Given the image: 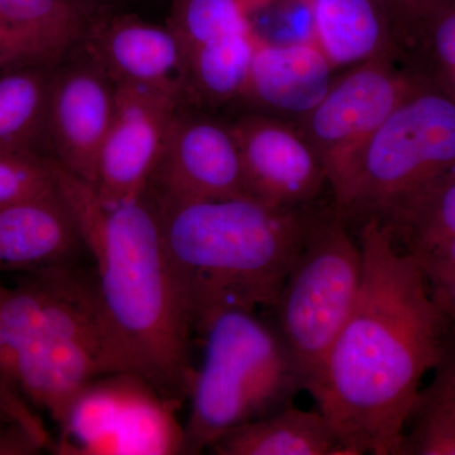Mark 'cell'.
Segmentation results:
<instances>
[{
  "instance_id": "6da1fadb",
  "label": "cell",
  "mask_w": 455,
  "mask_h": 455,
  "mask_svg": "<svg viewBox=\"0 0 455 455\" xmlns=\"http://www.w3.org/2000/svg\"><path fill=\"white\" fill-rule=\"evenodd\" d=\"M357 302L311 396L344 455H403L425 374L442 355L448 324L414 254L377 218L361 221Z\"/></svg>"
},
{
  "instance_id": "ffe728a7",
  "label": "cell",
  "mask_w": 455,
  "mask_h": 455,
  "mask_svg": "<svg viewBox=\"0 0 455 455\" xmlns=\"http://www.w3.org/2000/svg\"><path fill=\"white\" fill-rule=\"evenodd\" d=\"M209 449L220 455H337L340 442L322 412L291 403L230 430Z\"/></svg>"
},
{
  "instance_id": "44dd1931",
  "label": "cell",
  "mask_w": 455,
  "mask_h": 455,
  "mask_svg": "<svg viewBox=\"0 0 455 455\" xmlns=\"http://www.w3.org/2000/svg\"><path fill=\"white\" fill-rule=\"evenodd\" d=\"M256 40L253 31L235 33L188 50L185 95L209 106L241 98Z\"/></svg>"
},
{
  "instance_id": "5b68a950",
  "label": "cell",
  "mask_w": 455,
  "mask_h": 455,
  "mask_svg": "<svg viewBox=\"0 0 455 455\" xmlns=\"http://www.w3.org/2000/svg\"><path fill=\"white\" fill-rule=\"evenodd\" d=\"M453 179L455 99L424 79L368 145L343 220L388 223Z\"/></svg>"
},
{
  "instance_id": "9c48e42d",
  "label": "cell",
  "mask_w": 455,
  "mask_h": 455,
  "mask_svg": "<svg viewBox=\"0 0 455 455\" xmlns=\"http://www.w3.org/2000/svg\"><path fill=\"white\" fill-rule=\"evenodd\" d=\"M0 284V373L16 359L61 340L100 344L112 361L97 278L75 265Z\"/></svg>"
},
{
  "instance_id": "ac0fdd59",
  "label": "cell",
  "mask_w": 455,
  "mask_h": 455,
  "mask_svg": "<svg viewBox=\"0 0 455 455\" xmlns=\"http://www.w3.org/2000/svg\"><path fill=\"white\" fill-rule=\"evenodd\" d=\"M309 9L311 41L334 68L377 59L400 62L381 0H309Z\"/></svg>"
},
{
  "instance_id": "30bf717a",
  "label": "cell",
  "mask_w": 455,
  "mask_h": 455,
  "mask_svg": "<svg viewBox=\"0 0 455 455\" xmlns=\"http://www.w3.org/2000/svg\"><path fill=\"white\" fill-rule=\"evenodd\" d=\"M229 125L248 196L272 208H305L329 187L324 167L295 123L254 112Z\"/></svg>"
},
{
  "instance_id": "e0dca14e",
  "label": "cell",
  "mask_w": 455,
  "mask_h": 455,
  "mask_svg": "<svg viewBox=\"0 0 455 455\" xmlns=\"http://www.w3.org/2000/svg\"><path fill=\"white\" fill-rule=\"evenodd\" d=\"M92 20V12L80 0H0L5 64L59 65L83 44Z\"/></svg>"
},
{
  "instance_id": "1f68e13d",
  "label": "cell",
  "mask_w": 455,
  "mask_h": 455,
  "mask_svg": "<svg viewBox=\"0 0 455 455\" xmlns=\"http://www.w3.org/2000/svg\"><path fill=\"white\" fill-rule=\"evenodd\" d=\"M454 5H455V0H454Z\"/></svg>"
},
{
  "instance_id": "4fadbf2b",
  "label": "cell",
  "mask_w": 455,
  "mask_h": 455,
  "mask_svg": "<svg viewBox=\"0 0 455 455\" xmlns=\"http://www.w3.org/2000/svg\"><path fill=\"white\" fill-rule=\"evenodd\" d=\"M116 85L92 59L57 66L51 94L50 157L62 169L97 184L99 156L112 124Z\"/></svg>"
},
{
  "instance_id": "4dcf8cb0",
  "label": "cell",
  "mask_w": 455,
  "mask_h": 455,
  "mask_svg": "<svg viewBox=\"0 0 455 455\" xmlns=\"http://www.w3.org/2000/svg\"><path fill=\"white\" fill-rule=\"evenodd\" d=\"M5 64V36L0 26V66Z\"/></svg>"
},
{
  "instance_id": "8992f818",
  "label": "cell",
  "mask_w": 455,
  "mask_h": 455,
  "mask_svg": "<svg viewBox=\"0 0 455 455\" xmlns=\"http://www.w3.org/2000/svg\"><path fill=\"white\" fill-rule=\"evenodd\" d=\"M362 269L361 245L347 220L334 205L319 212L271 309L310 395L357 302Z\"/></svg>"
},
{
  "instance_id": "f546056e",
  "label": "cell",
  "mask_w": 455,
  "mask_h": 455,
  "mask_svg": "<svg viewBox=\"0 0 455 455\" xmlns=\"http://www.w3.org/2000/svg\"><path fill=\"white\" fill-rule=\"evenodd\" d=\"M86 8L94 13L95 11L104 7H109L113 3L119 2V0H80Z\"/></svg>"
},
{
  "instance_id": "7a4b0ae2",
  "label": "cell",
  "mask_w": 455,
  "mask_h": 455,
  "mask_svg": "<svg viewBox=\"0 0 455 455\" xmlns=\"http://www.w3.org/2000/svg\"><path fill=\"white\" fill-rule=\"evenodd\" d=\"M56 164V163H55ZM57 185L97 271L116 372L137 374L171 403L190 392L193 326L180 295L154 200L108 204L56 164Z\"/></svg>"
},
{
  "instance_id": "4316f807",
  "label": "cell",
  "mask_w": 455,
  "mask_h": 455,
  "mask_svg": "<svg viewBox=\"0 0 455 455\" xmlns=\"http://www.w3.org/2000/svg\"><path fill=\"white\" fill-rule=\"evenodd\" d=\"M390 20L400 62L407 65L430 27L454 0H381Z\"/></svg>"
},
{
  "instance_id": "cb8c5ba5",
  "label": "cell",
  "mask_w": 455,
  "mask_h": 455,
  "mask_svg": "<svg viewBox=\"0 0 455 455\" xmlns=\"http://www.w3.org/2000/svg\"><path fill=\"white\" fill-rule=\"evenodd\" d=\"M387 226L405 250L455 238V179L398 214Z\"/></svg>"
},
{
  "instance_id": "d4e9b609",
  "label": "cell",
  "mask_w": 455,
  "mask_h": 455,
  "mask_svg": "<svg viewBox=\"0 0 455 455\" xmlns=\"http://www.w3.org/2000/svg\"><path fill=\"white\" fill-rule=\"evenodd\" d=\"M52 442L28 401L0 374V455L37 454Z\"/></svg>"
},
{
  "instance_id": "603a6c76",
  "label": "cell",
  "mask_w": 455,
  "mask_h": 455,
  "mask_svg": "<svg viewBox=\"0 0 455 455\" xmlns=\"http://www.w3.org/2000/svg\"><path fill=\"white\" fill-rule=\"evenodd\" d=\"M259 0H173L169 26L185 51L205 42L253 31L250 12Z\"/></svg>"
},
{
  "instance_id": "83f0119b",
  "label": "cell",
  "mask_w": 455,
  "mask_h": 455,
  "mask_svg": "<svg viewBox=\"0 0 455 455\" xmlns=\"http://www.w3.org/2000/svg\"><path fill=\"white\" fill-rule=\"evenodd\" d=\"M424 275L434 304L448 326L455 328V269L424 272Z\"/></svg>"
},
{
  "instance_id": "2e32d148",
  "label": "cell",
  "mask_w": 455,
  "mask_h": 455,
  "mask_svg": "<svg viewBox=\"0 0 455 455\" xmlns=\"http://www.w3.org/2000/svg\"><path fill=\"white\" fill-rule=\"evenodd\" d=\"M86 250L59 185L0 209V275L37 274L75 265Z\"/></svg>"
},
{
  "instance_id": "7c38bea8",
  "label": "cell",
  "mask_w": 455,
  "mask_h": 455,
  "mask_svg": "<svg viewBox=\"0 0 455 455\" xmlns=\"http://www.w3.org/2000/svg\"><path fill=\"white\" fill-rule=\"evenodd\" d=\"M180 100L164 92L116 85L112 124L99 156L95 191L108 204L145 196Z\"/></svg>"
},
{
  "instance_id": "f1b7e54d",
  "label": "cell",
  "mask_w": 455,
  "mask_h": 455,
  "mask_svg": "<svg viewBox=\"0 0 455 455\" xmlns=\"http://www.w3.org/2000/svg\"><path fill=\"white\" fill-rule=\"evenodd\" d=\"M414 254L424 272L455 269V238L406 250Z\"/></svg>"
},
{
  "instance_id": "52a82bcc",
  "label": "cell",
  "mask_w": 455,
  "mask_h": 455,
  "mask_svg": "<svg viewBox=\"0 0 455 455\" xmlns=\"http://www.w3.org/2000/svg\"><path fill=\"white\" fill-rule=\"evenodd\" d=\"M394 60L353 66L333 80L325 98L295 123L324 167L334 209L348 211L362 158L374 134L424 77Z\"/></svg>"
},
{
  "instance_id": "ba28073f",
  "label": "cell",
  "mask_w": 455,
  "mask_h": 455,
  "mask_svg": "<svg viewBox=\"0 0 455 455\" xmlns=\"http://www.w3.org/2000/svg\"><path fill=\"white\" fill-rule=\"evenodd\" d=\"M180 405L128 372L101 374L71 401L52 451L66 455L187 454Z\"/></svg>"
},
{
  "instance_id": "7402d4cb",
  "label": "cell",
  "mask_w": 455,
  "mask_h": 455,
  "mask_svg": "<svg viewBox=\"0 0 455 455\" xmlns=\"http://www.w3.org/2000/svg\"><path fill=\"white\" fill-rule=\"evenodd\" d=\"M433 381L421 390L405 453L455 455V328L448 326Z\"/></svg>"
},
{
  "instance_id": "9a60e30c",
  "label": "cell",
  "mask_w": 455,
  "mask_h": 455,
  "mask_svg": "<svg viewBox=\"0 0 455 455\" xmlns=\"http://www.w3.org/2000/svg\"><path fill=\"white\" fill-rule=\"evenodd\" d=\"M333 65L313 41L272 44L257 36L241 98L256 113L296 123L325 98Z\"/></svg>"
},
{
  "instance_id": "484cf974",
  "label": "cell",
  "mask_w": 455,
  "mask_h": 455,
  "mask_svg": "<svg viewBox=\"0 0 455 455\" xmlns=\"http://www.w3.org/2000/svg\"><path fill=\"white\" fill-rule=\"evenodd\" d=\"M56 187L53 158L37 154L0 152V209Z\"/></svg>"
},
{
  "instance_id": "d6986e66",
  "label": "cell",
  "mask_w": 455,
  "mask_h": 455,
  "mask_svg": "<svg viewBox=\"0 0 455 455\" xmlns=\"http://www.w3.org/2000/svg\"><path fill=\"white\" fill-rule=\"evenodd\" d=\"M59 65L0 66V152L49 156V118Z\"/></svg>"
},
{
  "instance_id": "3957f363",
  "label": "cell",
  "mask_w": 455,
  "mask_h": 455,
  "mask_svg": "<svg viewBox=\"0 0 455 455\" xmlns=\"http://www.w3.org/2000/svg\"><path fill=\"white\" fill-rule=\"evenodd\" d=\"M148 196L188 319L199 331L220 311L271 310L319 214L307 206L272 208L248 196Z\"/></svg>"
},
{
  "instance_id": "277c9868",
  "label": "cell",
  "mask_w": 455,
  "mask_h": 455,
  "mask_svg": "<svg viewBox=\"0 0 455 455\" xmlns=\"http://www.w3.org/2000/svg\"><path fill=\"white\" fill-rule=\"evenodd\" d=\"M200 333L205 352L188 392L187 454L200 453L230 430L291 405L305 391L286 344L256 311H220Z\"/></svg>"
},
{
  "instance_id": "5bb4252c",
  "label": "cell",
  "mask_w": 455,
  "mask_h": 455,
  "mask_svg": "<svg viewBox=\"0 0 455 455\" xmlns=\"http://www.w3.org/2000/svg\"><path fill=\"white\" fill-rule=\"evenodd\" d=\"M83 44L116 85L156 90L180 101L185 97L187 51L169 25L132 16L98 18Z\"/></svg>"
},
{
  "instance_id": "8fae6325",
  "label": "cell",
  "mask_w": 455,
  "mask_h": 455,
  "mask_svg": "<svg viewBox=\"0 0 455 455\" xmlns=\"http://www.w3.org/2000/svg\"><path fill=\"white\" fill-rule=\"evenodd\" d=\"M146 193L175 202L248 196L230 125L178 110Z\"/></svg>"
}]
</instances>
